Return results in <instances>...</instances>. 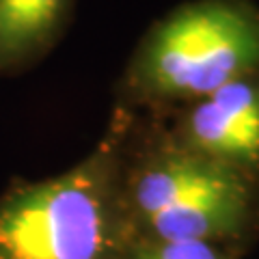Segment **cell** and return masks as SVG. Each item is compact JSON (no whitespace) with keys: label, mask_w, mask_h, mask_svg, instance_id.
I'll return each mask as SVG.
<instances>
[{"label":"cell","mask_w":259,"mask_h":259,"mask_svg":"<svg viewBox=\"0 0 259 259\" xmlns=\"http://www.w3.org/2000/svg\"><path fill=\"white\" fill-rule=\"evenodd\" d=\"M125 259H231L214 242L136 238Z\"/></svg>","instance_id":"8992f818"},{"label":"cell","mask_w":259,"mask_h":259,"mask_svg":"<svg viewBox=\"0 0 259 259\" xmlns=\"http://www.w3.org/2000/svg\"><path fill=\"white\" fill-rule=\"evenodd\" d=\"M123 201L136 238L236 240L259 216V175L188 149L160 121L136 115L123 162Z\"/></svg>","instance_id":"7a4b0ae2"},{"label":"cell","mask_w":259,"mask_h":259,"mask_svg":"<svg viewBox=\"0 0 259 259\" xmlns=\"http://www.w3.org/2000/svg\"><path fill=\"white\" fill-rule=\"evenodd\" d=\"M166 127L188 149L259 175V71L184 104Z\"/></svg>","instance_id":"277c9868"},{"label":"cell","mask_w":259,"mask_h":259,"mask_svg":"<svg viewBox=\"0 0 259 259\" xmlns=\"http://www.w3.org/2000/svg\"><path fill=\"white\" fill-rule=\"evenodd\" d=\"M134 117V108L121 104L84 160L0 197V259H125L136 240L123 201Z\"/></svg>","instance_id":"6da1fadb"},{"label":"cell","mask_w":259,"mask_h":259,"mask_svg":"<svg viewBox=\"0 0 259 259\" xmlns=\"http://www.w3.org/2000/svg\"><path fill=\"white\" fill-rule=\"evenodd\" d=\"M76 0H0V74L41 61L67 30Z\"/></svg>","instance_id":"5b68a950"},{"label":"cell","mask_w":259,"mask_h":259,"mask_svg":"<svg viewBox=\"0 0 259 259\" xmlns=\"http://www.w3.org/2000/svg\"><path fill=\"white\" fill-rule=\"evenodd\" d=\"M259 71L255 0H190L153 22L123 69V106H184Z\"/></svg>","instance_id":"3957f363"}]
</instances>
